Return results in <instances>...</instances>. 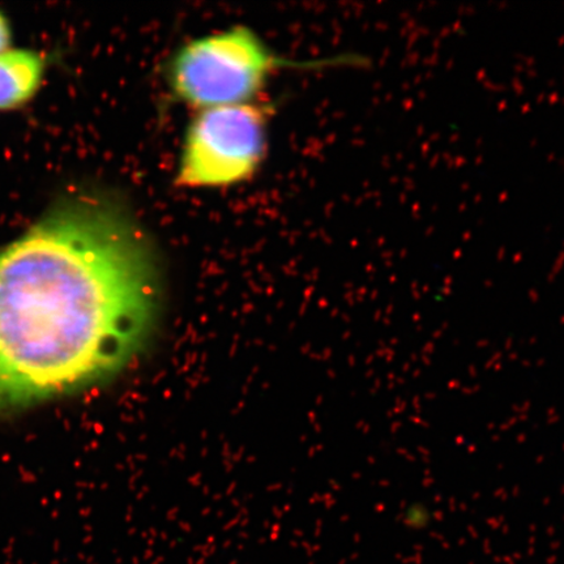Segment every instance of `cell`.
Wrapping results in <instances>:
<instances>
[{
  "label": "cell",
  "mask_w": 564,
  "mask_h": 564,
  "mask_svg": "<svg viewBox=\"0 0 564 564\" xmlns=\"http://www.w3.org/2000/svg\"><path fill=\"white\" fill-rule=\"evenodd\" d=\"M158 303L144 232L116 203L76 197L0 250V411L117 371Z\"/></svg>",
  "instance_id": "cell-1"
},
{
  "label": "cell",
  "mask_w": 564,
  "mask_h": 564,
  "mask_svg": "<svg viewBox=\"0 0 564 564\" xmlns=\"http://www.w3.org/2000/svg\"><path fill=\"white\" fill-rule=\"evenodd\" d=\"M41 55L21 48L0 54V110L17 109L37 94L44 77Z\"/></svg>",
  "instance_id": "cell-4"
},
{
  "label": "cell",
  "mask_w": 564,
  "mask_h": 564,
  "mask_svg": "<svg viewBox=\"0 0 564 564\" xmlns=\"http://www.w3.org/2000/svg\"><path fill=\"white\" fill-rule=\"evenodd\" d=\"M267 116L252 104L200 110L183 143L176 186L220 188L250 180L265 156Z\"/></svg>",
  "instance_id": "cell-3"
},
{
  "label": "cell",
  "mask_w": 564,
  "mask_h": 564,
  "mask_svg": "<svg viewBox=\"0 0 564 564\" xmlns=\"http://www.w3.org/2000/svg\"><path fill=\"white\" fill-rule=\"evenodd\" d=\"M302 66L279 58L256 33L231 28L182 46L167 67L176 100L197 109L247 104L281 67Z\"/></svg>",
  "instance_id": "cell-2"
},
{
  "label": "cell",
  "mask_w": 564,
  "mask_h": 564,
  "mask_svg": "<svg viewBox=\"0 0 564 564\" xmlns=\"http://www.w3.org/2000/svg\"><path fill=\"white\" fill-rule=\"evenodd\" d=\"M11 41V28L9 20L6 19L2 12H0V54L9 51Z\"/></svg>",
  "instance_id": "cell-5"
}]
</instances>
